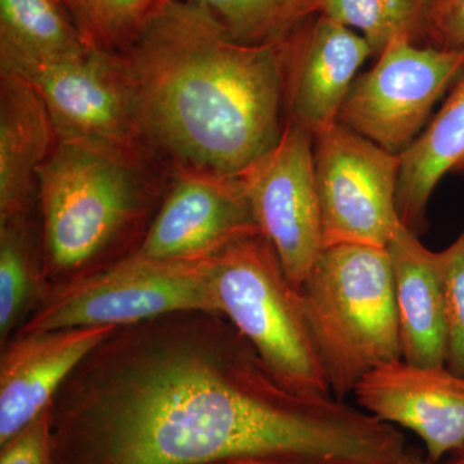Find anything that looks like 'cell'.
I'll list each match as a JSON object with an SVG mask.
<instances>
[{
    "label": "cell",
    "instance_id": "obj_1",
    "mask_svg": "<svg viewBox=\"0 0 464 464\" xmlns=\"http://www.w3.org/2000/svg\"><path fill=\"white\" fill-rule=\"evenodd\" d=\"M54 464H398L405 438L282 386L226 317L116 328L52 401Z\"/></svg>",
    "mask_w": 464,
    "mask_h": 464
},
{
    "label": "cell",
    "instance_id": "obj_2",
    "mask_svg": "<svg viewBox=\"0 0 464 464\" xmlns=\"http://www.w3.org/2000/svg\"><path fill=\"white\" fill-rule=\"evenodd\" d=\"M290 35L244 44L207 8L167 0L119 54L145 148L174 167L246 172L282 139Z\"/></svg>",
    "mask_w": 464,
    "mask_h": 464
},
{
    "label": "cell",
    "instance_id": "obj_3",
    "mask_svg": "<svg viewBox=\"0 0 464 464\" xmlns=\"http://www.w3.org/2000/svg\"><path fill=\"white\" fill-rule=\"evenodd\" d=\"M143 155L57 139L38 170L45 274L74 282L133 255L166 192L143 174Z\"/></svg>",
    "mask_w": 464,
    "mask_h": 464
},
{
    "label": "cell",
    "instance_id": "obj_4",
    "mask_svg": "<svg viewBox=\"0 0 464 464\" xmlns=\"http://www.w3.org/2000/svg\"><path fill=\"white\" fill-rule=\"evenodd\" d=\"M298 289L335 399L353 393L377 366L401 359L387 248L355 243L324 246Z\"/></svg>",
    "mask_w": 464,
    "mask_h": 464
},
{
    "label": "cell",
    "instance_id": "obj_5",
    "mask_svg": "<svg viewBox=\"0 0 464 464\" xmlns=\"http://www.w3.org/2000/svg\"><path fill=\"white\" fill-rule=\"evenodd\" d=\"M221 316L250 342L275 380L292 392L329 396L301 292L264 235L235 241L209 258Z\"/></svg>",
    "mask_w": 464,
    "mask_h": 464
},
{
    "label": "cell",
    "instance_id": "obj_6",
    "mask_svg": "<svg viewBox=\"0 0 464 464\" xmlns=\"http://www.w3.org/2000/svg\"><path fill=\"white\" fill-rule=\"evenodd\" d=\"M186 311L221 315L209 258L160 261L133 253L82 279L52 286L16 337L76 326L121 328Z\"/></svg>",
    "mask_w": 464,
    "mask_h": 464
},
{
    "label": "cell",
    "instance_id": "obj_7",
    "mask_svg": "<svg viewBox=\"0 0 464 464\" xmlns=\"http://www.w3.org/2000/svg\"><path fill=\"white\" fill-rule=\"evenodd\" d=\"M464 76V48L442 50L396 39L357 76L338 123L401 155L426 127L433 106Z\"/></svg>",
    "mask_w": 464,
    "mask_h": 464
},
{
    "label": "cell",
    "instance_id": "obj_8",
    "mask_svg": "<svg viewBox=\"0 0 464 464\" xmlns=\"http://www.w3.org/2000/svg\"><path fill=\"white\" fill-rule=\"evenodd\" d=\"M324 246L387 248L401 221L396 208L400 155L341 123L314 139Z\"/></svg>",
    "mask_w": 464,
    "mask_h": 464
},
{
    "label": "cell",
    "instance_id": "obj_9",
    "mask_svg": "<svg viewBox=\"0 0 464 464\" xmlns=\"http://www.w3.org/2000/svg\"><path fill=\"white\" fill-rule=\"evenodd\" d=\"M5 72V70H3ZM41 94L57 139L143 155L136 96L123 58L91 45L79 56L20 67Z\"/></svg>",
    "mask_w": 464,
    "mask_h": 464
},
{
    "label": "cell",
    "instance_id": "obj_10",
    "mask_svg": "<svg viewBox=\"0 0 464 464\" xmlns=\"http://www.w3.org/2000/svg\"><path fill=\"white\" fill-rule=\"evenodd\" d=\"M240 177L261 234L299 288L324 248L313 134L285 121L279 142Z\"/></svg>",
    "mask_w": 464,
    "mask_h": 464
},
{
    "label": "cell",
    "instance_id": "obj_11",
    "mask_svg": "<svg viewBox=\"0 0 464 464\" xmlns=\"http://www.w3.org/2000/svg\"><path fill=\"white\" fill-rule=\"evenodd\" d=\"M137 255L194 262L261 234L240 176L176 167Z\"/></svg>",
    "mask_w": 464,
    "mask_h": 464
},
{
    "label": "cell",
    "instance_id": "obj_12",
    "mask_svg": "<svg viewBox=\"0 0 464 464\" xmlns=\"http://www.w3.org/2000/svg\"><path fill=\"white\" fill-rule=\"evenodd\" d=\"M353 393L366 413L420 438L432 464L464 447V377L447 365L393 360L365 374Z\"/></svg>",
    "mask_w": 464,
    "mask_h": 464
},
{
    "label": "cell",
    "instance_id": "obj_13",
    "mask_svg": "<svg viewBox=\"0 0 464 464\" xmlns=\"http://www.w3.org/2000/svg\"><path fill=\"white\" fill-rule=\"evenodd\" d=\"M372 56L360 34L313 16L292 33L285 70V121L314 139L338 123L357 70Z\"/></svg>",
    "mask_w": 464,
    "mask_h": 464
},
{
    "label": "cell",
    "instance_id": "obj_14",
    "mask_svg": "<svg viewBox=\"0 0 464 464\" xmlns=\"http://www.w3.org/2000/svg\"><path fill=\"white\" fill-rule=\"evenodd\" d=\"M115 326L17 335L0 353V447L52 406L67 377Z\"/></svg>",
    "mask_w": 464,
    "mask_h": 464
},
{
    "label": "cell",
    "instance_id": "obj_15",
    "mask_svg": "<svg viewBox=\"0 0 464 464\" xmlns=\"http://www.w3.org/2000/svg\"><path fill=\"white\" fill-rule=\"evenodd\" d=\"M57 136L41 94L23 76L0 72V222L30 215L38 203V170Z\"/></svg>",
    "mask_w": 464,
    "mask_h": 464
},
{
    "label": "cell",
    "instance_id": "obj_16",
    "mask_svg": "<svg viewBox=\"0 0 464 464\" xmlns=\"http://www.w3.org/2000/svg\"><path fill=\"white\" fill-rule=\"evenodd\" d=\"M401 359L420 366L447 362V322L436 264L418 235L404 225L390 240Z\"/></svg>",
    "mask_w": 464,
    "mask_h": 464
},
{
    "label": "cell",
    "instance_id": "obj_17",
    "mask_svg": "<svg viewBox=\"0 0 464 464\" xmlns=\"http://www.w3.org/2000/svg\"><path fill=\"white\" fill-rule=\"evenodd\" d=\"M464 159V79L422 133L400 155L396 208L400 221L420 237L427 228V206L440 179Z\"/></svg>",
    "mask_w": 464,
    "mask_h": 464
},
{
    "label": "cell",
    "instance_id": "obj_18",
    "mask_svg": "<svg viewBox=\"0 0 464 464\" xmlns=\"http://www.w3.org/2000/svg\"><path fill=\"white\" fill-rule=\"evenodd\" d=\"M52 290L45 274L41 217L0 222V344L16 337Z\"/></svg>",
    "mask_w": 464,
    "mask_h": 464
},
{
    "label": "cell",
    "instance_id": "obj_19",
    "mask_svg": "<svg viewBox=\"0 0 464 464\" xmlns=\"http://www.w3.org/2000/svg\"><path fill=\"white\" fill-rule=\"evenodd\" d=\"M91 45L57 0H0V70L79 56Z\"/></svg>",
    "mask_w": 464,
    "mask_h": 464
},
{
    "label": "cell",
    "instance_id": "obj_20",
    "mask_svg": "<svg viewBox=\"0 0 464 464\" xmlns=\"http://www.w3.org/2000/svg\"><path fill=\"white\" fill-rule=\"evenodd\" d=\"M436 0H310L308 16H322L359 30L372 56L396 39L429 45L430 18Z\"/></svg>",
    "mask_w": 464,
    "mask_h": 464
},
{
    "label": "cell",
    "instance_id": "obj_21",
    "mask_svg": "<svg viewBox=\"0 0 464 464\" xmlns=\"http://www.w3.org/2000/svg\"><path fill=\"white\" fill-rule=\"evenodd\" d=\"M207 8L231 38L264 44L286 38L308 20V0H185Z\"/></svg>",
    "mask_w": 464,
    "mask_h": 464
},
{
    "label": "cell",
    "instance_id": "obj_22",
    "mask_svg": "<svg viewBox=\"0 0 464 464\" xmlns=\"http://www.w3.org/2000/svg\"><path fill=\"white\" fill-rule=\"evenodd\" d=\"M90 44L123 53L167 0H63Z\"/></svg>",
    "mask_w": 464,
    "mask_h": 464
},
{
    "label": "cell",
    "instance_id": "obj_23",
    "mask_svg": "<svg viewBox=\"0 0 464 464\" xmlns=\"http://www.w3.org/2000/svg\"><path fill=\"white\" fill-rule=\"evenodd\" d=\"M447 322V368L464 377V230L447 249L436 252Z\"/></svg>",
    "mask_w": 464,
    "mask_h": 464
},
{
    "label": "cell",
    "instance_id": "obj_24",
    "mask_svg": "<svg viewBox=\"0 0 464 464\" xmlns=\"http://www.w3.org/2000/svg\"><path fill=\"white\" fill-rule=\"evenodd\" d=\"M0 464H54L52 406L0 447Z\"/></svg>",
    "mask_w": 464,
    "mask_h": 464
},
{
    "label": "cell",
    "instance_id": "obj_25",
    "mask_svg": "<svg viewBox=\"0 0 464 464\" xmlns=\"http://www.w3.org/2000/svg\"><path fill=\"white\" fill-rule=\"evenodd\" d=\"M429 44L442 50L464 48V0H436L430 18Z\"/></svg>",
    "mask_w": 464,
    "mask_h": 464
},
{
    "label": "cell",
    "instance_id": "obj_26",
    "mask_svg": "<svg viewBox=\"0 0 464 464\" xmlns=\"http://www.w3.org/2000/svg\"><path fill=\"white\" fill-rule=\"evenodd\" d=\"M398 464H432L418 449L406 447Z\"/></svg>",
    "mask_w": 464,
    "mask_h": 464
},
{
    "label": "cell",
    "instance_id": "obj_27",
    "mask_svg": "<svg viewBox=\"0 0 464 464\" xmlns=\"http://www.w3.org/2000/svg\"><path fill=\"white\" fill-rule=\"evenodd\" d=\"M444 464H464V447L451 454V457Z\"/></svg>",
    "mask_w": 464,
    "mask_h": 464
},
{
    "label": "cell",
    "instance_id": "obj_28",
    "mask_svg": "<svg viewBox=\"0 0 464 464\" xmlns=\"http://www.w3.org/2000/svg\"><path fill=\"white\" fill-rule=\"evenodd\" d=\"M460 168H464V159H463V161H462V163H460V166H459V168H458V169H460Z\"/></svg>",
    "mask_w": 464,
    "mask_h": 464
},
{
    "label": "cell",
    "instance_id": "obj_29",
    "mask_svg": "<svg viewBox=\"0 0 464 464\" xmlns=\"http://www.w3.org/2000/svg\"><path fill=\"white\" fill-rule=\"evenodd\" d=\"M308 2H310V0H308Z\"/></svg>",
    "mask_w": 464,
    "mask_h": 464
}]
</instances>
